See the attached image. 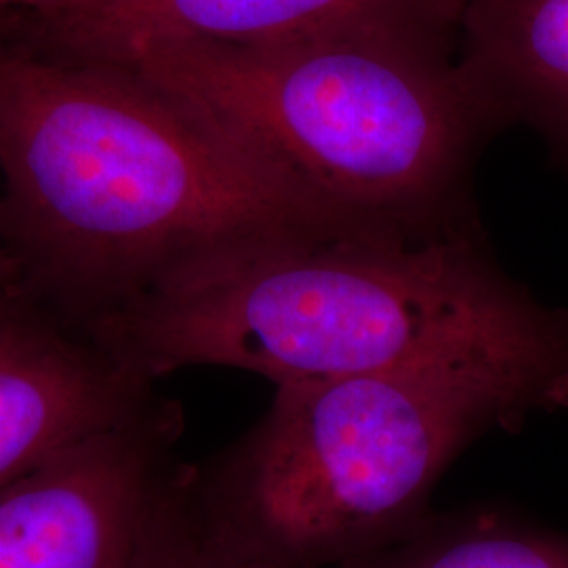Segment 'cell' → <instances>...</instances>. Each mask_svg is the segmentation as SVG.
<instances>
[{
    "label": "cell",
    "instance_id": "1",
    "mask_svg": "<svg viewBox=\"0 0 568 568\" xmlns=\"http://www.w3.org/2000/svg\"><path fill=\"white\" fill-rule=\"evenodd\" d=\"M98 333L154 382L187 366L276 387L483 361L568 371L567 307L514 281L480 224L244 234L166 270Z\"/></svg>",
    "mask_w": 568,
    "mask_h": 568
},
{
    "label": "cell",
    "instance_id": "2",
    "mask_svg": "<svg viewBox=\"0 0 568 568\" xmlns=\"http://www.w3.org/2000/svg\"><path fill=\"white\" fill-rule=\"evenodd\" d=\"M0 196L21 283L95 331L204 248L281 225L339 224L133 68L4 32Z\"/></svg>",
    "mask_w": 568,
    "mask_h": 568
},
{
    "label": "cell",
    "instance_id": "3",
    "mask_svg": "<svg viewBox=\"0 0 568 568\" xmlns=\"http://www.w3.org/2000/svg\"><path fill=\"white\" fill-rule=\"evenodd\" d=\"M455 30L382 21L264 44L159 42L116 65L199 110L305 203L349 225L478 224L471 183L501 129Z\"/></svg>",
    "mask_w": 568,
    "mask_h": 568
},
{
    "label": "cell",
    "instance_id": "4",
    "mask_svg": "<svg viewBox=\"0 0 568 568\" xmlns=\"http://www.w3.org/2000/svg\"><path fill=\"white\" fill-rule=\"evenodd\" d=\"M562 408L568 371L495 361L278 386L192 480L211 523L255 562L337 568L419 527L476 440Z\"/></svg>",
    "mask_w": 568,
    "mask_h": 568
},
{
    "label": "cell",
    "instance_id": "5",
    "mask_svg": "<svg viewBox=\"0 0 568 568\" xmlns=\"http://www.w3.org/2000/svg\"><path fill=\"white\" fill-rule=\"evenodd\" d=\"M156 382L28 284H0V495L163 403Z\"/></svg>",
    "mask_w": 568,
    "mask_h": 568
},
{
    "label": "cell",
    "instance_id": "6",
    "mask_svg": "<svg viewBox=\"0 0 568 568\" xmlns=\"http://www.w3.org/2000/svg\"><path fill=\"white\" fill-rule=\"evenodd\" d=\"M182 410L164 398L0 495V568H131L143 518L175 466Z\"/></svg>",
    "mask_w": 568,
    "mask_h": 568
},
{
    "label": "cell",
    "instance_id": "7",
    "mask_svg": "<svg viewBox=\"0 0 568 568\" xmlns=\"http://www.w3.org/2000/svg\"><path fill=\"white\" fill-rule=\"evenodd\" d=\"M464 7L466 0H100L0 30L58 55L124 63L159 42L264 44L382 21L459 32Z\"/></svg>",
    "mask_w": 568,
    "mask_h": 568
},
{
    "label": "cell",
    "instance_id": "8",
    "mask_svg": "<svg viewBox=\"0 0 568 568\" xmlns=\"http://www.w3.org/2000/svg\"><path fill=\"white\" fill-rule=\"evenodd\" d=\"M457 61L495 121L568 166V0H466Z\"/></svg>",
    "mask_w": 568,
    "mask_h": 568
},
{
    "label": "cell",
    "instance_id": "9",
    "mask_svg": "<svg viewBox=\"0 0 568 568\" xmlns=\"http://www.w3.org/2000/svg\"><path fill=\"white\" fill-rule=\"evenodd\" d=\"M337 568H568V532L506 508L432 511L396 544Z\"/></svg>",
    "mask_w": 568,
    "mask_h": 568
},
{
    "label": "cell",
    "instance_id": "10",
    "mask_svg": "<svg viewBox=\"0 0 568 568\" xmlns=\"http://www.w3.org/2000/svg\"><path fill=\"white\" fill-rule=\"evenodd\" d=\"M131 568H265L206 516L192 466L175 464L154 488Z\"/></svg>",
    "mask_w": 568,
    "mask_h": 568
},
{
    "label": "cell",
    "instance_id": "11",
    "mask_svg": "<svg viewBox=\"0 0 568 568\" xmlns=\"http://www.w3.org/2000/svg\"><path fill=\"white\" fill-rule=\"evenodd\" d=\"M100 0H0V23L42 20L74 9L89 7Z\"/></svg>",
    "mask_w": 568,
    "mask_h": 568
},
{
    "label": "cell",
    "instance_id": "12",
    "mask_svg": "<svg viewBox=\"0 0 568 568\" xmlns=\"http://www.w3.org/2000/svg\"><path fill=\"white\" fill-rule=\"evenodd\" d=\"M20 274H18V265L13 262L11 253H9V246L4 241V227H2V196H0V284L11 283V281H18Z\"/></svg>",
    "mask_w": 568,
    "mask_h": 568
}]
</instances>
